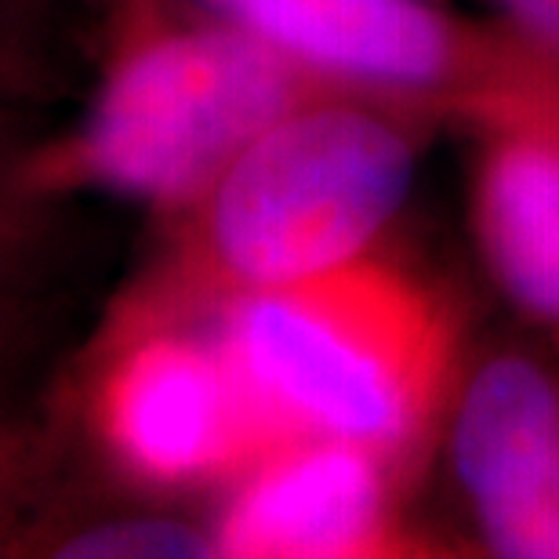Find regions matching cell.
Segmentation results:
<instances>
[{"instance_id":"cell-1","label":"cell","mask_w":559,"mask_h":559,"mask_svg":"<svg viewBox=\"0 0 559 559\" xmlns=\"http://www.w3.org/2000/svg\"><path fill=\"white\" fill-rule=\"evenodd\" d=\"M432 109L334 92L254 139L193 204L167 215L145 265L92 338L193 323L229 301L317 276L382 243L436 128Z\"/></svg>"},{"instance_id":"cell-2","label":"cell","mask_w":559,"mask_h":559,"mask_svg":"<svg viewBox=\"0 0 559 559\" xmlns=\"http://www.w3.org/2000/svg\"><path fill=\"white\" fill-rule=\"evenodd\" d=\"M334 92L356 87L204 4L189 11L171 0H120L84 117L11 153L0 164V189L37 204L106 193L167 218L276 120Z\"/></svg>"},{"instance_id":"cell-3","label":"cell","mask_w":559,"mask_h":559,"mask_svg":"<svg viewBox=\"0 0 559 559\" xmlns=\"http://www.w3.org/2000/svg\"><path fill=\"white\" fill-rule=\"evenodd\" d=\"M287 436H334L421 476L468 374L465 317L440 280L382 243L207 323Z\"/></svg>"},{"instance_id":"cell-4","label":"cell","mask_w":559,"mask_h":559,"mask_svg":"<svg viewBox=\"0 0 559 559\" xmlns=\"http://www.w3.org/2000/svg\"><path fill=\"white\" fill-rule=\"evenodd\" d=\"M331 81L425 106L447 124L534 120L559 103V73L501 22L436 0H200Z\"/></svg>"},{"instance_id":"cell-5","label":"cell","mask_w":559,"mask_h":559,"mask_svg":"<svg viewBox=\"0 0 559 559\" xmlns=\"http://www.w3.org/2000/svg\"><path fill=\"white\" fill-rule=\"evenodd\" d=\"M76 411L109 473L153 498L226 490L290 440L218 334L193 323L87 338Z\"/></svg>"},{"instance_id":"cell-6","label":"cell","mask_w":559,"mask_h":559,"mask_svg":"<svg viewBox=\"0 0 559 559\" xmlns=\"http://www.w3.org/2000/svg\"><path fill=\"white\" fill-rule=\"evenodd\" d=\"M418 476L374 447L290 436L222 490L211 520L229 559H440L447 542L411 516Z\"/></svg>"},{"instance_id":"cell-7","label":"cell","mask_w":559,"mask_h":559,"mask_svg":"<svg viewBox=\"0 0 559 559\" xmlns=\"http://www.w3.org/2000/svg\"><path fill=\"white\" fill-rule=\"evenodd\" d=\"M447 436L487 552L559 559V367L531 353L468 367Z\"/></svg>"},{"instance_id":"cell-8","label":"cell","mask_w":559,"mask_h":559,"mask_svg":"<svg viewBox=\"0 0 559 559\" xmlns=\"http://www.w3.org/2000/svg\"><path fill=\"white\" fill-rule=\"evenodd\" d=\"M468 233L509 306L559 342V139L523 120L473 128Z\"/></svg>"},{"instance_id":"cell-9","label":"cell","mask_w":559,"mask_h":559,"mask_svg":"<svg viewBox=\"0 0 559 559\" xmlns=\"http://www.w3.org/2000/svg\"><path fill=\"white\" fill-rule=\"evenodd\" d=\"M15 556L55 559H193L215 556L211 523H189L167 512H95L59 498Z\"/></svg>"},{"instance_id":"cell-10","label":"cell","mask_w":559,"mask_h":559,"mask_svg":"<svg viewBox=\"0 0 559 559\" xmlns=\"http://www.w3.org/2000/svg\"><path fill=\"white\" fill-rule=\"evenodd\" d=\"M59 462V425L22 415L0 396V556H15L62 498Z\"/></svg>"},{"instance_id":"cell-11","label":"cell","mask_w":559,"mask_h":559,"mask_svg":"<svg viewBox=\"0 0 559 559\" xmlns=\"http://www.w3.org/2000/svg\"><path fill=\"white\" fill-rule=\"evenodd\" d=\"M66 95L59 59L0 11V164L33 142L29 124Z\"/></svg>"},{"instance_id":"cell-12","label":"cell","mask_w":559,"mask_h":559,"mask_svg":"<svg viewBox=\"0 0 559 559\" xmlns=\"http://www.w3.org/2000/svg\"><path fill=\"white\" fill-rule=\"evenodd\" d=\"M59 204H37L0 189V338L15 320V306L29 284V262Z\"/></svg>"},{"instance_id":"cell-13","label":"cell","mask_w":559,"mask_h":559,"mask_svg":"<svg viewBox=\"0 0 559 559\" xmlns=\"http://www.w3.org/2000/svg\"><path fill=\"white\" fill-rule=\"evenodd\" d=\"M512 37L559 73V0H490Z\"/></svg>"},{"instance_id":"cell-14","label":"cell","mask_w":559,"mask_h":559,"mask_svg":"<svg viewBox=\"0 0 559 559\" xmlns=\"http://www.w3.org/2000/svg\"><path fill=\"white\" fill-rule=\"evenodd\" d=\"M552 139H559V131H556V135H552Z\"/></svg>"}]
</instances>
